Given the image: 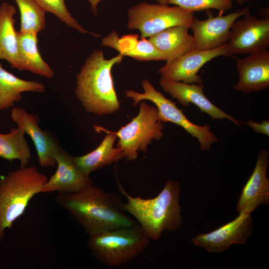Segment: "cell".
Segmentation results:
<instances>
[{"instance_id":"21","label":"cell","mask_w":269,"mask_h":269,"mask_svg":"<svg viewBox=\"0 0 269 269\" xmlns=\"http://www.w3.org/2000/svg\"><path fill=\"white\" fill-rule=\"evenodd\" d=\"M15 7L6 2L0 6V60L7 61L18 70V31L15 29Z\"/></svg>"},{"instance_id":"10","label":"cell","mask_w":269,"mask_h":269,"mask_svg":"<svg viewBox=\"0 0 269 269\" xmlns=\"http://www.w3.org/2000/svg\"><path fill=\"white\" fill-rule=\"evenodd\" d=\"M253 220L251 214L239 213L232 221L206 234H199L192 238V243L209 253H220L233 244H245L252 234Z\"/></svg>"},{"instance_id":"19","label":"cell","mask_w":269,"mask_h":269,"mask_svg":"<svg viewBox=\"0 0 269 269\" xmlns=\"http://www.w3.org/2000/svg\"><path fill=\"white\" fill-rule=\"evenodd\" d=\"M37 33H22L18 31V70L51 78L54 72L43 60L38 47Z\"/></svg>"},{"instance_id":"20","label":"cell","mask_w":269,"mask_h":269,"mask_svg":"<svg viewBox=\"0 0 269 269\" xmlns=\"http://www.w3.org/2000/svg\"><path fill=\"white\" fill-rule=\"evenodd\" d=\"M117 136L107 133L100 144L92 151L81 156H74L79 169L86 176L124 158L122 150L114 147Z\"/></svg>"},{"instance_id":"3","label":"cell","mask_w":269,"mask_h":269,"mask_svg":"<svg viewBox=\"0 0 269 269\" xmlns=\"http://www.w3.org/2000/svg\"><path fill=\"white\" fill-rule=\"evenodd\" d=\"M123 58L119 53L106 59L102 50H95L87 58L76 75L75 90L77 98L86 112L103 116L119 110L120 104L114 87L112 69Z\"/></svg>"},{"instance_id":"12","label":"cell","mask_w":269,"mask_h":269,"mask_svg":"<svg viewBox=\"0 0 269 269\" xmlns=\"http://www.w3.org/2000/svg\"><path fill=\"white\" fill-rule=\"evenodd\" d=\"M222 55H228L226 43L208 50L194 49L176 58L169 64H165L157 71L161 75V80L201 84L203 80L198 74L200 69L210 60Z\"/></svg>"},{"instance_id":"30","label":"cell","mask_w":269,"mask_h":269,"mask_svg":"<svg viewBox=\"0 0 269 269\" xmlns=\"http://www.w3.org/2000/svg\"><path fill=\"white\" fill-rule=\"evenodd\" d=\"M235 0L238 4H242L245 2H248L254 0Z\"/></svg>"},{"instance_id":"28","label":"cell","mask_w":269,"mask_h":269,"mask_svg":"<svg viewBox=\"0 0 269 269\" xmlns=\"http://www.w3.org/2000/svg\"><path fill=\"white\" fill-rule=\"evenodd\" d=\"M240 123L245 124L253 130L255 133L264 134L267 136L269 135V120H265L261 122V123L255 122L251 120H248L247 122L240 121Z\"/></svg>"},{"instance_id":"23","label":"cell","mask_w":269,"mask_h":269,"mask_svg":"<svg viewBox=\"0 0 269 269\" xmlns=\"http://www.w3.org/2000/svg\"><path fill=\"white\" fill-rule=\"evenodd\" d=\"M138 34H129L119 38L114 49L124 57L139 61L165 60V56L146 38L138 40Z\"/></svg>"},{"instance_id":"15","label":"cell","mask_w":269,"mask_h":269,"mask_svg":"<svg viewBox=\"0 0 269 269\" xmlns=\"http://www.w3.org/2000/svg\"><path fill=\"white\" fill-rule=\"evenodd\" d=\"M269 152L260 150L255 168L244 186L237 202L239 213L251 214L259 206L269 203V179L267 176Z\"/></svg>"},{"instance_id":"14","label":"cell","mask_w":269,"mask_h":269,"mask_svg":"<svg viewBox=\"0 0 269 269\" xmlns=\"http://www.w3.org/2000/svg\"><path fill=\"white\" fill-rule=\"evenodd\" d=\"M55 158L57 166L56 170L43 184L41 192L74 193L93 184L90 177L85 175L78 167L74 156L61 147Z\"/></svg>"},{"instance_id":"25","label":"cell","mask_w":269,"mask_h":269,"mask_svg":"<svg viewBox=\"0 0 269 269\" xmlns=\"http://www.w3.org/2000/svg\"><path fill=\"white\" fill-rule=\"evenodd\" d=\"M14 0L20 12V32L38 33L45 29L46 12L35 0Z\"/></svg>"},{"instance_id":"1","label":"cell","mask_w":269,"mask_h":269,"mask_svg":"<svg viewBox=\"0 0 269 269\" xmlns=\"http://www.w3.org/2000/svg\"><path fill=\"white\" fill-rule=\"evenodd\" d=\"M54 199L89 236L138 225L127 215L118 195L93 184L74 193L57 192Z\"/></svg>"},{"instance_id":"11","label":"cell","mask_w":269,"mask_h":269,"mask_svg":"<svg viewBox=\"0 0 269 269\" xmlns=\"http://www.w3.org/2000/svg\"><path fill=\"white\" fill-rule=\"evenodd\" d=\"M249 13L250 6H248L226 15L213 16L208 13V18L205 20L194 16L190 27L193 34L194 49L208 50L226 43L234 22Z\"/></svg>"},{"instance_id":"13","label":"cell","mask_w":269,"mask_h":269,"mask_svg":"<svg viewBox=\"0 0 269 269\" xmlns=\"http://www.w3.org/2000/svg\"><path fill=\"white\" fill-rule=\"evenodd\" d=\"M10 116L11 120L32 140L39 165L44 167H55V156L61 147L49 133L40 128L39 117L20 107L13 108Z\"/></svg>"},{"instance_id":"27","label":"cell","mask_w":269,"mask_h":269,"mask_svg":"<svg viewBox=\"0 0 269 269\" xmlns=\"http://www.w3.org/2000/svg\"><path fill=\"white\" fill-rule=\"evenodd\" d=\"M168 4L193 12L214 9L222 13L233 7L232 0H169Z\"/></svg>"},{"instance_id":"9","label":"cell","mask_w":269,"mask_h":269,"mask_svg":"<svg viewBox=\"0 0 269 269\" xmlns=\"http://www.w3.org/2000/svg\"><path fill=\"white\" fill-rule=\"evenodd\" d=\"M228 55L250 54L269 46V18L248 13L233 24L226 43Z\"/></svg>"},{"instance_id":"7","label":"cell","mask_w":269,"mask_h":269,"mask_svg":"<svg viewBox=\"0 0 269 269\" xmlns=\"http://www.w3.org/2000/svg\"><path fill=\"white\" fill-rule=\"evenodd\" d=\"M141 84L144 91L142 93L132 90L125 92L126 97L134 100V106H136L143 100L152 102L157 109L161 121L163 123L170 122L183 128L198 140L201 151H209L212 145L218 141L217 137L211 131L209 125L200 126L190 122L185 117L182 109H179L176 103L156 90L148 79L143 80Z\"/></svg>"},{"instance_id":"29","label":"cell","mask_w":269,"mask_h":269,"mask_svg":"<svg viewBox=\"0 0 269 269\" xmlns=\"http://www.w3.org/2000/svg\"><path fill=\"white\" fill-rule=\"evenodd\" d=\"M90 4V7L94 15H97V6L102 0H87ZM159 4L168 5L169 0H156Z\"/></svg>"},{"instance_id":"6","label":"cell","mask_w":269,"mask_h":269,"mask_svg":"<svg viewBox=\"0 0 269 269\" xmlns=\"http://www.w3.org/2000/svg\"><path fill=\"white\" fill-rule=\"evenodd\" d=\"M93 127L97 132L116 135L119 138L116 146L122 150L124 158L128 161L136 159L139 151L145 152L153 140H159L163 136L164 126L157 108L144 101L139 102L137 115L118 131H110L98 126Z\"/></svg>"},{"instance_id":"17","label":"cell","mask_w":269,"mask_h":269,"mask_svg":"<svg viewBox=\"0 0 269 269\" xmlns=\"http://www.w3.org/2000/svg\"><path fill=\"white\" fill-rule=\"evenodd\" d=\"M239 78L235 90L245 94L269 87V51L267 49L249 54L236 62Z\"/></svg>"},{"instance_id":"24","label":"cell","mask_w":269,"mask_h":269,"mask_svg":"<svg viewBox=\"0 0 269 269\" xmlns=\"http://www.w3.org/2000/svg\"><path fill=\"white\" fill-rule=\"evenodd\" d=\"M25 134L18 127L7 134H0V157L10 162L18 159L20 167L26 166L31 159V152Z\"/></svg>"},{"instance_id":"4","label":"cell","mask_w":269,"mask_h":269,"mask_svg":"<svg viewBox=\"0 0 269 269\" xmlns=\"http://www.w3.org/2000/svg\"><path fill=\"white\" fill-rule=\"evenodd\" d=\"M47 177L34 166L10 171L0 179V240L6 229L25 211L31 198L41 192Z\"/></svg>"},{"instance_id":"5","label":"cell","mask_w":269,"mask_h":269,"mask_svg":"<svg viewBox=\"0 0 269 269\" xmlns=\"http://www.w3.org/2000/svg\"><path fill=\"white\" fill-rule=\"evenodd\" d=\"M149 244V238L137 225L89 236L87 246L98 261L114 267L134 259Z\"/></svg>"},{"instance_id":"8","label":"cell","mask_w":269,"mask_h":269,"mask_svg":"<svg viewBox=\"0 0 269 269\" xmlns=\"http://www.w3.org/2000/svg\"><path fill=\"white\" fill-rule=\"evenodd\" d=\"M194 13L177 5L170 6L142 2L128 10L127 26L131 30H139L140 38H146L174 26L182 25L190 28Z\"/></svg>"},{"instance_id":"22","label":"cell","mask_w":269,"mask_h":269,"mask_svg":"<svg viewBox=\"0 0 269 269\" xmlns=\"http://www.w3.org/2000/svg\"><path fill=\"white\" fill-rule=\"evenodd\" d=\"M45 91L43 84L20 79L4 69L0 62V112L20 102L23 92Z\"/></svg>"},{"instance_id":"2","label":"cell","mask_w":269,"mask_h":269,"mask_svg":"<svg viewBox=\"0 0 269 269\" xmlns=\"http://www.w3.org/2000/svg\"><path fill=\"white\" fill-rule=\"evenodd\" d=\"M118 188L126 199L124 210L137 220L146 235L152 241L158 240L163 232L176 231L183 224L179 204L181 186L178 181L168 180L154 198L133 197L126 192L117 179Z\"/></svg>"},{"instance_id":"18","label":"cell","mask_w":269,"mask_h":269,"mask_svg":"<svg viewBox=\"0 0 269 269\" xmlns=\"http://www.w3.org/2000/svg\"><path fill=\"white\" fill-rule=\"evenodd\" d=\"M189 29L184 26H174L149 37V41L165 56V65L194 49L193 36L189 33Z\"/></svg>"},{"instance_id":"16","label":"cell","mask_w":269,"mask_h":269,"mask_svg":"<svg viewBox=\"0 0 269 269\" xmlns=\"http://www.w3.org/2000/svg\"><path fill=\"white\" fill-rule=\"evenodd\" d=\"M159 84L172 99L177 100L183 107H188L190 104H193L213 120L228 119L237 126L241 125L240 121L237 120L234 116L217 107L206 97L204 93V85L161 79H160Z\"/></svg>"},{"instance_id":"26","label":"cell","mask_w":269,"mask_h":269,"mask_svg":"<svg viewBox=\"0 0 269 269\" xmlns=\"http://www.w3.org/2000/svg\"><path fill=\"white\" fill-rule=\"evenodd\" d=\"M46 12L55 15L68 26L75 29L83 34H90L99 37L100 34L94 33L84 29L72 16L65 4V0H35Z\"/></svg>"}]
</instances>
